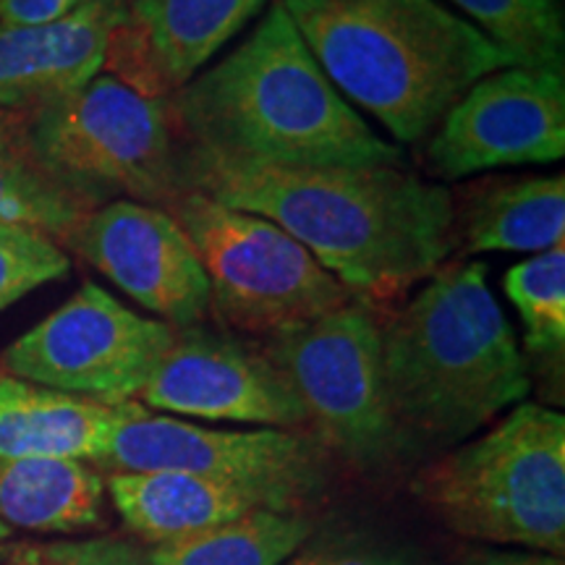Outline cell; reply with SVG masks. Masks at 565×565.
Listing matches in <instances>:
<instances>
[{
	"label": "cell",
	"instance_id": "7",
	"mask_svg": "<svg viewBox=\"0 0 565 565\" xmlns=\"http://www.w3.org/2000/svg\"><path fill=\"white\" fill-rule=\"evenodd\" d=\"M168 212L192 242L210 280V315L228 333L273 338L364 303L267 217L196 189Z\"/></svg>",
	"mask_w": 565,
	"mask_h": 565
},
{
	"label": "cell",
	"instance_id": "28",
	"mask_svg": "<svg viewBox=\"0 0 565 565\" xmlns=\"http://www.w3.org/2000/svg\"><path fill=\"white\" fill-rule=\"evenodd\" d=\"M458 565H565L561 555L536 553V550H494V547H477L466 550Z\"/></svg>",
	"mask_w": 565,
	"mask_h": 565
},
{
	"label": "cell",
	"instance_id": "6",
	"mask_svg": "<svg viewBox=\"0 0 565 565\" xmlns=\"http://www.w3.org/2000/svg\"><path fill=\"white\" fill-rule=\"evenodd\" d=\"M30 134L47 173L95 210L118 200L168 210L189 192L168 100L110 74L32 110Z\"/></svg>",
	"mask_w": 565,
	"mask_h": 565
},
{
	"label": "cell",
	"instance_id": "21",
	"mask_svg": "<svg viewBox=\"0 0 565 565\" xmlns=\"http://www.w3.org/2000/svg\"><path fill=\"white\" fill-rule=\"evenodd\" d=\"M312 534L315 521L309 515L254 508L210 532L152 547L147 561L150 565H282Z\"/></svg>",
	"mask_w": 565,
	"mask_h": 565
},
{
	"label": "cell",
	"instance_id": "8",
	"mask_svg": "<svg viewBox=\"0 0 565 565\" xmlns=\"http://www.w3.org/2000/svg\"><path fill=\"white\" fill-rule=\"evenodd\" d=\"M263 351L286 377L324 454L362 471L404 458L387 408L380 322L366 303L265 338Z\"/></svg>",
	"mask_w": 565,
	"mask_h": 565
},
{
	"label": "cell",
	"instance_id": "32",
	"mask_svg": "<svg viewBox=\"0 0 565 565\" xmlns=\"http://www.w3.org/2000/svg\"><path fill=\"white\" fill-rule=\"evenodd\" d=\"M6 555V547L3 545H0V557H3Z\"/></svg>",
	"mask_w": 565,
	"mask_h": 565
},
{
	"label": "cell",
	"instance_id": "5",
	"mask_svg": "<svg viewBox=\"0 0 565 565\" xmlns=\"http://www.w3.org/2000/svg\"><path fill=\"white\" fill-rule=\"evenodd\" d=\"M414 492L466 540L565 550V416L519 404L477 440L416 475Z\"/></svg>",
	"mask_w": 565,
	"mask_h": 565
},
{
	"label": "cell",
	"instance_id": "2",
	"mask_svg": "<svg viewBox=\"0 0 565 565\" xmlns=\"http://www.w3.org/2000/svg\"><path fill=\"white\" fill-rule=\"evenodd\" d=\"M189 147L259 166H401L345 103L303 45L286 9L273 0L231 55L168 100Z\"/></svg>",
	"mask_w": 565,
	"mask_h": 565
},
{
	"label": "cell",
	"instance_id": "22",
	"mask_svg": "<svg viewBox=\"0 0 565 565\" xmlns=\"http://www.w3.org/2000/svg\"><path fill=\"white\" fill-rule=\"evenodd\" d=\"M477 30L515 66L565 71V13L561 0H454Z\"/></svg>",
	"mask_w": 565,
	"mask_h": 565
},
{
	"label": "cell",
	"instance_id": "27",
	"mask_svg": "<svg viewBox=\"0 0 565 565\" xmlns=\"http://www.w3.org/2000/svg\"><path fill=\"white\" fill-rule=\"evenodd\" d=\"M89 0H0V24L40 26L53 24L79 11Z\"/></svg>",
	"mask_w": 565,
	"mask_h": 565
},
{
	"label": "cell",
	"instance_id": "29",
	"mask_svg": "<svg viewBox=\"0 0 565 565\" xmlns=\"http://www.w3.org/2000/svg\"><path fill=\"white\" fill-rule=\"evenodd\" d=\"M11 565H40L38 561V550H21L17 561H13Z\"/></svg>",
	"mask_w": 565,
	"mask_h": 565
},
{
	"label": "cell",
	"instance_id": "10",
	"mask_svg": "<svg viewBox=\"0 0 565 565\" xmlns=\"http://www.w3.org/2000/svg\"><path fill=\"white\" fill-rule=\"evenodd\" d=\"M175 328L147 320L95 282L6 349L3 372L103 406L137 401Z\"/></svg>",
	"mask_w": 565,
	"mask_h": 565
},
{
	"label": "cell",
	"instance_id": "14",
	"mask_svg": "<svg viewBox=\"0 0 565 565\" xmlns=\"http://www.w3.org/2000/svg\"><path fill=\"white\" fill-rule=\"evenodd\" d=\"M267 0H126L103 71L139 95L171 100Z\"/></svg>",
	"mask_w": 565,
	"mask_h": 565
},
{
	"label": "cell",
	"instance_id": "15",
	"mask_svg": "<svg viewBox=\"0 0 565 565\" xmlns=\"http://www.w3.org/2000/svg\"><path fill=\"white\" fill-rule=\"evenodd\" d=\"M124 6L126 0H89L53 24H0V108L32 113L103 74Z\"/></svg>",
	"mask_w": 565,
	"mask_h": 565
},
{
	"label": "cell",
	"instance_id": "17",
	"mask_svg": "<svg viewBox=\"0 0 565 565\" xmlns=\"http://www.w3.org/2000/svg\"><path fill=\"white\" fill-rule=\"evenodd\" d=\"M108 492L124 524L145 542L171 545L259 508L249 494L186 471H118Z\"/></svg>",
	"mask_w": 565,
	"mask_h": 565
},
{
	"label": "cell",
	"instance_id": "24",
	"mask_svg": "<svg viewBox=\"0 0 565 565\" xmlns=\"http://www.w3.org/2000/svg\"><path fill=\"white\" fill-rule=\"evenodd\" d=\"M68 270V254L45 233L0 223V312Z\"/></svg>",
	"mask_w": 565,
	"mask_h": 565
},
{
	"label": "cell",
	"instance_id": "25",
	"mask_svg": "<svg viewBox=\"0 0 565 565\" xmlns=\"http://www.w3.org/2000/svg\"><path fill=\"white\" fill-rule=\"evenodd\" d=\"M40 565H150L147 553L116 536L84 542H55L38 550Z\"/></svg>",
	"mask_w": 565,
	"mask_h": 565
},
{
	"label": "cell",
	"instance_id": "30",
	"mask_svg": "<svg viewBox=\"0 0 565 565\" xmlns=\"http://www.w3.org/2000/svg\"><path fill=\"white\" fill-rule=\"evenodd\" d=\"M395 565H435V563H427V561H408V557L401 555L398 563H395Z\"/></svg>",
	"mask_w": 565,
	"mask_h": 565
},
{
	"label": "cell",
	"instance_id": "13",
	"mask_svg": "<svg viewBox=\"0 0 565 565\" xmlns=\"http://www.w3.org/2000/svg\"><path fill=\"white\" fill-rule=\"evenodd\" d=\"M68 249L175 330L210 315L207 273L168 210L108 202L84 217Z\"/></svg>",
	"mask_w": 565,
	"mask_h": 565
},
{
	"label": "cell",
	"instance_id": "23",
	"mask_svg": "<svg viewBox=\"0 0 565 565\" xmlns=\"http://www.w3.org/2000/svg\"><path fill=\"white\" fill-rule=\"evenodd\" d=\"M508 299L524 322L526 351L555 356L565 345V244L513 265L503 278Z\"/></svg>",
	"mask_w": 565,
	"mask_h": 565
},
{
	"label": "cell",
	"instance_id": "16",
	"mask_svg": "<svg viewBox=\"0 0 565 565\" xmlns=\"http://www.w3.org/2000/svg\"><path fill=\"white\" fill-rule=\"evenodd\" d=\"M113 427L116 406L0 372V461L74 458L100 463Z\"/></svg>",
	"mask_w": 565,
	"mask_h": 565
},
{
	"label": "cell",
	"instance_id": "26",
	"mask_svg": "<svg viewBox=\"0 0 565 565\" xmlns=\"http://www.w3.org/2000/svg\"><path fill=\"white\" fill-rule=\"evenodd\" d=\"M398 557L362 536H335V540L303 542L286 565H395Z\"/></svg>",
	"mask_w": 565,
	"mask_h": 565
},
{
	"label": "cell",
	"instance_id": "31",
	"mask_svg": "<svg viewBox=\"0 0 565 565\" xmlns=\"http://www.w3.org/2000/svg\"><path fill=\"white\" fill-rule=\"evenodd\" d=\"M11 532H13V529H11L9 524H3V521H0V542H3V540H9Z\"/></svg>",
	"mask_w": 565,
	"mask_h": 565
},
{
	"label": "cell",
	"instance_id": "3",
	"mask_svg": "<svg viewBox=\"0 0 565 565\" xmlns=\"http://www.w3.org/2000/svg\"><path fill=\"white\" fill-rule=\"evenodd\" d=\"M380 356L404 458L466 443L532 387L484 263L443 265L429 275L380 324Z\"/></svg>",
	"mask_w": 565,
	"mask_h": 565
},
{
	"label": "cell",
	"instance_id": "19",
	"mask_svg": "<svg viewBox=\"0 0 565 565\" xmlns=\"http://www.w3.org/2000/svg\"><path fill=\"white\" fill-rule=\"evenodd\" d=\"M105 482L74 458L0 461V521L32 532H87L103 524Z\"/></svg>",
	"mask_w": 565,
	"mask_h": 565
},
{
	"label": "cell",
	"instance_id": "11",
	"mask_svg": "<svg viewBox=\"0 0 565 565\" xmlns=\"http://www.w3.org/2000/svg\"><path fill=\"white\" fill-rule=\"evenodd\" d=\"M424 154L445 181L563 160L565 76L529 66L492 71L445 113Z\"/></svg>",
	"mask_w": 565,
	"mask_h": 565
},
{
	"label": "cell",
	"instance_id": "12",
	"mask_svg": "<svg viewBox=\"0 0 565 565\" xmlns=\"http://www.w3.org/2000/svg\"><path fill=\"white\" fill-rule=\"evenodd\" d=\"M139 404L154 414L210 422L307 427L301 404L263 345L200 324L175 330L173 343L141 387Z\"/></svg>",
	"mask_w": 565,
	"mask_h": 565
},
{
	"label": "cell",
	"instance_id": "1",
	"mask_svg": "<svg viewBox=\"0 0 565 565\" xmlns=\"http://www.w3.org/2000/svg\"><path fill=\"white\" fill-rule=\"evenodd\" d=\"M189 189L267 217L364 303L393 301L456 249V200L404 166L282 168L183 145Z\"/></svg>",
	"mask_w": 565,
	"mask_h": 565
},
{
	"label": "cell",
	"instance_id": "20",
	"mask_svg": "<svg viewBox=\"0 0 565 565\" xmlns=\"http://www.w3.org/2000/svg\"><path fill=\"white\" fill-rule=\"evenodd\" d=\"M92 210L40 162L30 113L0 108V223L24 225L68 246Z\"/></svg>",
	"mask_w": 565,
	"mask_h": 565
},
{
	"label": "cell",
	"instance_id": "9",
	"mask_svg": "<svg viewBox=\"0 0 565 565\" xmlns=\"http://www.w3.org/2000/svg\"><path fill=\"white\" fill-rule=\"evenodd\" d=\"M105 469L186 471L249 494L259 508L303 513L330 482L328 454L296 429H210L154 414L139 401L116 406Z\"/></svg>",
	"mask_w": 565,
	"mask_h": 565
},
{
	"label": "cell",
	"instance_id": "4",
	"mask_svg": "<svg viewBox=\"0 0 565 565\" xmlns=\"http://www.w3.org/2000/svg\"><path fill=\"white\" fill-rule=\"evenodd\" d=\"M333 87L395 139H427L492 71L515 66L435 0H278Z\"/></svg>",
	"mask_w": 565,
	"mask_h": 565
},
{
	"label": "cell",
	"instance_id": "18",
	"mask_svg": "<svg viewBox=\"0 0 565 565\" xmlns=\"http://www.w3.org/2000/svg\"><path fill=\"white\" fill-rule=\"evenodd\" d=\"M456 236L466 254L547 252L565 238V179L526 175L479 183L456 204Z\"/></svg>",
	"mask_w": 565,
	"mask_h": 565
}]
</instances>
